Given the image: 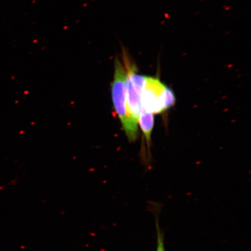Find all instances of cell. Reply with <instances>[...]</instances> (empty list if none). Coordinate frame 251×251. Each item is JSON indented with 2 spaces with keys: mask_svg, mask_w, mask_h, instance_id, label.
Instances as JSON below:
<instances>
[{
  "mask_svg": "<svg viewBox=\"0 0 251 251\" xmlns=\"http://www.w3.org/2000/svg\"><path fill=\"white\" fill-rule=\"evenodd\" d=\"M140 100L141 106L147 112L158 114L174 106L176 97L173 91L158 78L146 76Z\"/></svg>",
  "mask_w": 251,
  "mask_h": 251,
  "instance_id": "cell-2",
  "label": "cell"
},
{
  "mask_svg": "<svg viewBox=\"0 0 251 251\" xmlns=\"http://www.w3.org/2000/svg\"><path fill=\"white\" fill-rule=\"evenodd\" d=\"M126 70L123 61L119 57L115 61L114 80L112 83L113 104L121 122L126 135L131 142L137 139L139 134L138 122L131 115L127 101Z\"/></svg>",
  "mask_w": 251,
  "mask_h": 251,
  "instance_id": "cell-1",
  "label": "cell"
},
{
  "mask_svg": "<svg viewBox=\"0 0 251 251\" xmlns=\"http://www.w3.org/2000/svg\"><path fill=\"white\" fill-rule=\"evenodd\" d=\"M140 126L145 136L147 143L150 144L152 131L154 126V117L151 112H147L141 106L139 121Z\"/></svg>",
  "mask_w": 251,
  "mask_h": 251,
  "instance_id": "cell-4",
  "label": "cell"
},
{
  "mask_svg": "<svg viewBox=\"0 0 251 251\" xmlns=\"http://www.w3.org/2000/svg\"><path fill=\"white\" fill-rule=\"evenodd\" d=\"M155 218L157 238L156 249L155 251H166L164 233L162 231L161 227H160L158 214L155 213Z\"/></svg>",
  "mask_w": 251,
  "mask_h": 251,
  "instance_id": "cell-5",
  "label": "cell"
},
{
  "mask_svg": "<svg viewBox=\"0 0 251 251\" xmlns=\"http://www.w3.org/2000/svg\"><path fill=\"white\" fill-rule=\"evenodd\" d=\"M125 68L126 70V87L128 109L131 115L138 122L141 108V93L145 83L146 76L137 74L136 67L133 64H127Z\"/></svg>",
  "mask_w": 251,
  "mask_h": 251,
  "instance_id": "cell-3",
  "label": "cell"
}]
</instances>
